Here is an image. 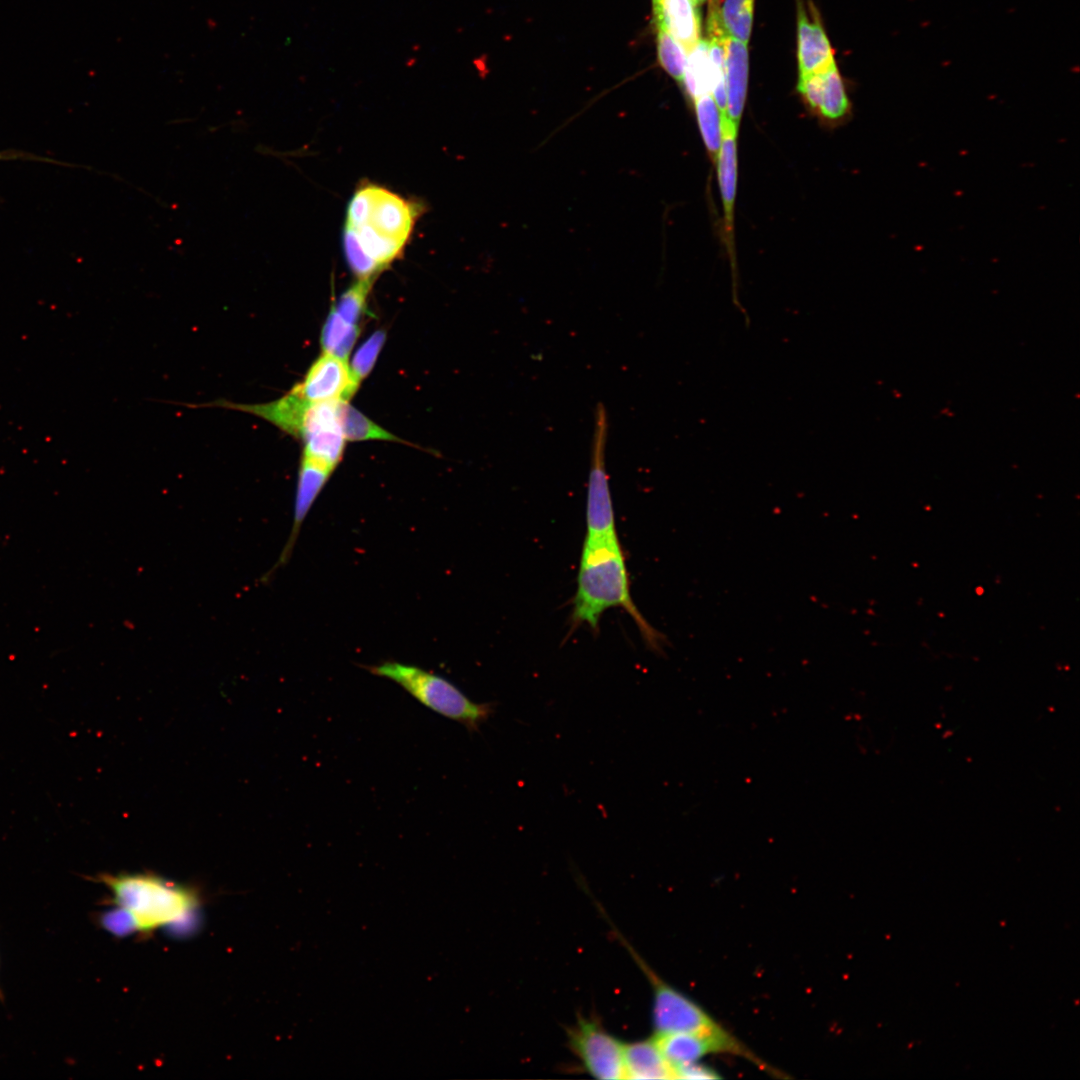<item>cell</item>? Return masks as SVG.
Here are the masks:
<instances>
[{"label": "cell", "mask_w": 1080, "mask_h": 1080, "mask_svg": "<svg viewBox=\"0 0 1080 1080\" xmlns=\"http://www.w3.org/2000/svg\"><path fill=\"white\" fill-rule=\"evenodd\" d=\"M90 879L104 884L127 923L144 933L181 920L198 903L193 889L152 873H102Z\"/></svg>", "instance_id": "obj_3"}, {"label": "cell", "mask_w": 1080, "mask_h": 1080, "mask_svg": "<svg viewBox=\"0 0 1080 1080\" xmlns=\"http://www.w3.org/2000/svg\"><path fill=\"white\" fill-rule=\"evenodd\" d=\"M658 59L663 69L675 80L682 83L687 53L684 48L665 30L657 28Z\"/></svg>", "instance_id": "obj_24"}, {"label": "cell", "mask_w": 1080, "mask_h": 1080, "mask_svg": "<svg viewBox=\"0 0 1080 1080\" xmlns=\"http://www.w3.org/2000/svg\"><path fill=\"white\" fill-rule=\"evenodd\" d=\"M695 112L705 147L714 163L722 143V113L713 95L705 94L694 99Z\"/></svg>", "instance_id": "obj_20"}, {"label": "cell", "mask_w": 1080, "mask_h": 1080, "mask_svg": "<svg viewBox=\"0 0 1080 1080\" xmlns=\"http://www.w3.org/2000/svg\"><path fill=\"white\" fill-rule=\"evenodd\" d=\"M657 28L665 29L688 53L701 38V17L693 0L653 3Z\"/></svg>", "instance_id": "obj_15"}, {"label": "cell", "mask_w": 1080, "mask_h": 1080, "mask_svg": "<svg viewBox=\"0 0 1080 1080\" xmlns=\"http://www.w3.org/2000/svg\"><path fill=\"white\" fill-rule=\"evenodd\" d=\"M366 669L395 682L419 703L464 725L470 732L479 731L481 724L495 713L494 703L474 702L446 678L418 666L385 661Z\"/></svg>", "instance_id": "obj_4"}, {"label": "cell", "mask_w": 1080, "mask_h": 1080, "mask_svg": "<svg viewBox=\"0 0 1080 1080\" xmlns=\"http://www.w3.org/2000/svg\"><path fill=\"white\" fill-rule=\"evenodd\" d=\"M693 1L696 3L697 6H700L703 3H705L707 0H693Z\"/></svg>", "instance_id": "obj_27"}, {"label": "cell", "mask_w": 1080, "mask_h": 1080, "mask_svg": "<svg viewBox=\"0 0 1080 1080\" xmlns=\"http://www.w3.org/2000/svg\"><path fill=\"white\" fill-rule=\"evenodd\" d=\"M358 387L347 361L323 352L311 365L303 381L296 384L291 392L308 403L348 401Z\"/></svg>", "instance_id": "obj_9"}, {"label": "cell", "mask_w": 1080, "mask_h": 1080, "mask_svg": "<svg viewBox=\"0 0 1080 1080\" xmlns=\"http://www.w3.org/2000/svg\"><path fill=\"white\" fill-rule=\"evenodd\" d=\"M569 1047L585 1070L604 1080L625 1079L624 1046L593 1019L578 1017L568 1029Z\"/></svg>", "instance_id": "obj_6"}, {"label": "cell", "mask_w": 1080, "mask_h": 1080, "mask_svg": "<svg viewBox=\"0 0 1080 1080\" xmlns=\"http://www.w3.org/2000/svg\"><path fill=\"white\" fill-rule=\"evenodd\" d=\"M674 1076L675 1079L688 1080L720 1078V1075L717 1073V1071H715L711 1067L699 1063L698 1061L674 1067Z\"/></svg>", "instance_id": "obj_26"}, {"label": "cell", "mask_w": 1080, "mask_h": 1080, "mask_svg": "<svg viewBox=\"0 0 1080 1080\" xmlns=\"http://www.w3.org/2000/svg\"><path fill=\"white\" fill-rule=\"evenodd\" d=\"M616 935L651 983L653 989L652 1018L656 1035L667 1033L731 1035L700 1005L660 978L629 943L621 937V934L617 933Z\"/></svg>", "instance_id": "obj_5"}, {"label": "cell", "mask_w": 1080, "mask_h": 1080, "mask_svg": "<svg viewBox=\"0 0 1080 1080\" xmlns=\"http://www.w3.org/2000/svg\"><path fill=\"white\" fill-rule=\"evenodd\" d=\"M423 206L374 183L361 184L350 199L343 249L358 279H375L402 254Z\"/></svg>", "instance_id": "obj_1"}, {"label": "cell", "mask_w": 1080, "mask_h": 1080, "mask_svg": "<svg viewBox=\"0 0 1080 1080\" xmlns=\"http://www.w3.org/2000/svg\"><path fill=\"white\" fill-rule=\"evenodd\" d=\"M332 472L331 469L302 457L297 477L291 532L277 563L265 577H269L289 560L301 526Z\"/></svg>", "instance_id": "obj_11"}, {"label": "cell", "mask_w": 1080, "mask_h": 1080, "mask_svg": "<svg viewBox=\"0 0 1080 1080\" xmlns=\"http://www.w3.org/2000/svg\"><path fill=\"white\" fill-rule=\"evenodd\" d=\"M660 1051L665 1059L673 1067L699 1061L702 1057L715 1053H729L743 1057L760 1069L779 1076L780 1071L773 1068L749 1048H747L733 1034L728 1036L703 1035L693 1033H667L655 1034Z\"/></svg>", "instance_id": "obj_8"}, {"label": "cell", "mask_w": 1080, "mask_h": 1080, "mask_svg": "<svg viewBox=\"0 0 1080 1080\" xmlns=\"http://www.w3.org/2000/svg\"><path fill=\"white\" fill-rule=\"evenodd\" d=\"M625 1079H675L654 1038L625 1044Z\"/></svg>", "instance_id": "obj_16"}, {"label": "cell", "mask_w": 1080, "mask_h": 1080, "mask_svg": "<svg viewBox=\"0 0 1080 1080\" xmlns=\"http://www.w3.org/2000/svg\"><path fill=\"white\" fill-rule=\"evenodd\" d=\"M799 76L825 69L834 59V52L822 23L814 9L809 12L797 0Z\"/></svg>", "instance_id": "obj_12"}, {"label": "cell", "mask_w": 1080, "mask_h": 1080, "mask_svg": "<svg viewBox=\"0 0 1080 1080\" xmlns=\"http://www.w3.org/2000/svg\"><path fill=\"white\" fill-rule=\"evenodd\" d=\"M375 279H358L338 299L333 309L347 323L359 326L367 312V299Z\"/></svg>", "instance_id": "obj_23"}, {"label": "cell", "mask_w": 1080, "mask_h": 1080, "mask_svg": "<svg viewBox=\"0 0 1080 1080\" xmlns=\"http://www.w3.org/2000/svg\"><path fill=\"white\" fill-rule=\"evenodd\" d=\"M359 333V326L347 323L332 308L321 331V348L347 361Z\"/></svg>", "instance_id": "obj_19"}, {"label": "cell", "mask_w": 1080, "mask_h": 1080, "mask_svg": "<svg viewBox=\"0 0 1080 1080\" xmlns=\"http://www.w3.org/2000/svg\"><path fill=\"white\" fill-rule=\"evenodd\" d=\"M300 439L304 443L302 457L334 471L343 456L345 445L341 426L319 427L306 432Z\"/></svg>", "instance_id": "obj_17"}, {"label": "cell", "mask_w": 1080, "mask_h": 1080, "mask_svg": "<svg viewBox=\"0 0 1080 1080\" xmlns=\"http://www.w3.org/2000/svg\"><path fill=\"white\" fill-rule=\"evenodd\" d=\"M621 607L632 617L647 645L656 652L665 640L642 616L630 594L629 576L617 532L586 534L577 575L571 622L598 631L603 613Z\"/></svg>", "instance_id": "obj_2"}, {"label": "cell", "mask_w": 1080, "mask_h": 1080, "mask_svg": "<svg viewBox=\"0 0 1080 1080\" xmlns=\"http://www.w3.org/2000/svg\"><path fill=\"white\" fill-rule=\"evenodd\" d=\"M386 333L383 330L374 332L356 351L350 367L354 381L360 382L371 372L376 359L384 345Z\"/></svg>", "instance_id": "obj_25"}, {"label": "cell", "mask_w": 1080, "mask_h": 1080, "mask_svg": "<svg viewBox=\"0 0 1080 1080\" xmlns=\"http://www.w3.org/2000/svg\"><path fill=\"white\" fill-rule=\"evenodd\" d=\"M737 133L738 128L722 116V143L716 160L718 180L724 211V227L728 252L733 264L734 257V204L737 188Z\"/></svg>", "instance_id": "obj_13"}, {"label": "cell", "mask_w": 1080, "mask_h": 1080, "mask_svg": "<svg viewBox=\"0 0 1080 1080\" xmlns=\"http://www.w3.org/2000/svg\"><path fill=\"white\" fill-rule=\"evenodd\" d=\"M798 91L809 108L826 121L845 119L851 104L836 62L825 69L799 76Z\"/></svg>", "instance_id": "obj_10"}, {"label": "cell", "mask_w": 1080, "mask_h": 1080, "mask_svg": "<svg viewBox=\"0 0 1080 1080\" xmlns=\"http://www.w3.org/2000/svg\"><path fill=\"white\" fill-rule=\"evenodd\" d=\"M682 83L693 100L705 94H712V72L707 39H701L687 53Z\"/></svg>", "instance_id": "obj_18"}, {"label": "cell", "mask_w": 1080, "mask_h": 1080, "mask_svg": "<svg viewBox=\"0 0 1080 1080\" xmlns=\"http://www.w3.org/2000/svg\"><path fill=\"white\" fill-rule=\"evenodd\" d=\"M754 0H725L720 17L728 36L745 44L751 35Z\"/></svg>", "instance_id": "obj_22"}, {"label": "cell", "mask_w": 1080, "mask_h": 1080, "mask_svg": "<svg viewBox=\"0 0 1080 1080\" xmlns=\"http://www.w3.org/2000/svg\"><path fill=\"white\" fill-rule=\"evenodd\" d=\"M340 424L345 440H387L401 441L398 437L384 430L371 421L357 409L348 404V401L340 402Z\"/></svg>", "instance_id": "obj_21"}, {"label": "cell", "mask_w": 1080, "mask_h": 1080, "mask_svg": "<svg viewBox=\"0 0 1080 1080\" xmlns=\"http://www.w3.org/2000/svg\"><path fill=\"white\" fill-rule=\"evenodd\" d=\"M656 1H658V0H653V3H655Z\"/></svg>", "instance_id": "obj_29"}, {"label": "cell", "mask_w": 1080, "mask_h": 1080, "mask_svg": "<svg viewBox=\"0 0 1080 1080\" xmlns=\"http://www.w3.org/2000/svg\"><path fill=\"white\" fill-rule=\"evenodd\" d=\"M3 1000H4V995H3V992H2V990L0 988V1001H3Z\"/></svg>", "instance_id": "obj_28"}, {"label": "cell", "mask_w": 1080, "mask_h": 1080, "mask_svg": "<svg viewBox=\"0 0 1080 1080\" xmlns=\"http://www.w3.org/2000/svg\"><path fill=\"white\" fill-rule=\"evenodd\" d=\"M724 51L726 110L723 117L738 128L748 89V47L727 35Z\"/></svg>", "instance_id": "obj_14"}, {"label": "cell", "mask_w": 1080, "mask_h": 1080, "mask_svg": "<svg viewBox=\"0 0 1080 1080\" xmlns=\"http://www.w3.org/2000/svg\"><path fill=\"white\" fill-rule=\"evenodd\" d=\"M608 427L606 409L602 403H599L594 412L591 464L586 502V534L591 535L616 532L609 479L605 467Z\"/></svg>", "instance_id": "obj_7"}]
</instances>
